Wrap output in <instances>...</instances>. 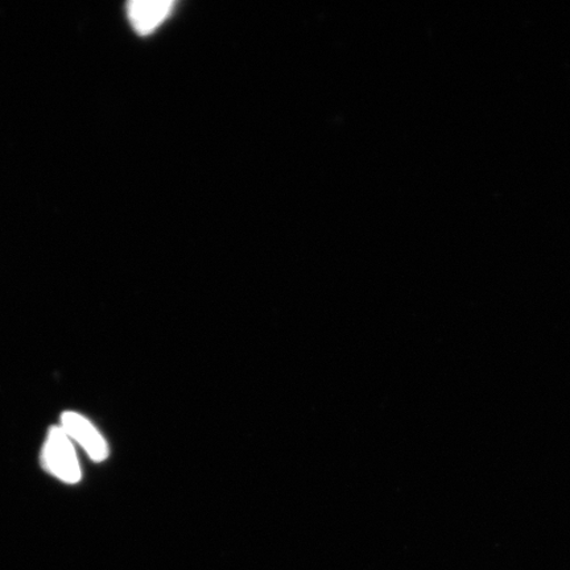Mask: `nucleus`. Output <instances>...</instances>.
<instances>
[{
	"label": "nucleus",
	"instance_id": "obj_1",
	"mask_svg": "<svg viewBox=\"0 0 570 570\" xmlns=\"http://www.w3.org/2000/svg\"><path fill=\"white\" fill-rule=\"evenodd\" d=\"M42 466L57 480L69 484L81 481V466L78 461L73 441L61 426L49 430L41 453Z\"/></svg>",
	"mask_w": 570,
	"mask_h": 570
},
{
	"label": "nucleus",
	"instance_id": "obj_2",
	"mask_svg": "<svg viewBox=\"0 0 570 570\" xmlns=\"http://www.w3.org/2000/svg\"><path fill=\"white\" fill-rule=\"evenodd\" d=\"M62 431L88 453L89 459L102 462L109 458V446L102 434L89 420L77 412H63L61 416Z\"/></svg>",
	"mask_w": 570,
	"mask_h": 570
},
{
	"label": "nucleus",
	"instance_id": "obj_3",
	"mask_svg": "<svg viewBox=\"0 0 570 570\" xmlns=\"http://www.w3.org/2000/svg\"><path fill=\"white\" fill-rule=\"evenodd\" d=\"M175 4L170 0H134L127 4L128 19L135 31L148 35L170 16Z\"/></svg>",
	"mask_w": 570,
	"mask_h": 570
}]
</instances>
